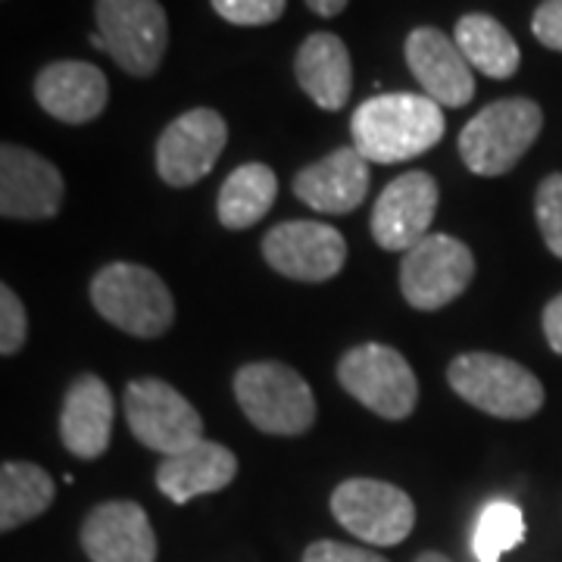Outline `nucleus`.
I'll use <instances>...</instances> for the list:
<instances>
[{
	"label": "nucleus",
	"instance_id": "393cba45",
	"mask_svg": "<svg viewBox=\"0 0 562 562\" xmlns=\"http://www.w3.org/2000/svg\"><path fill=\"white\" fill-rule=\"evenodd\" d=\"M525 541V516L513 501H491L482 509L475 535H472V553L479 562H501L506 550Z\"/></svg>",
	"mask_w": 562,
	"mask_h": 562
},
{
	"label": "nucleus",
	"instance_id": "6e6552de",
	"mask_svg": "<svg viewBox=\"0 0 562 562\" xmlns=\"http://www.w3.org/2000/svg\"><path fill=\"white\" fill-rule=\"evenodd\" d=\"M125 419L132 435L162 457L203 441L201 413L160 379H138L125 387Z\"/></svg>",
	"mask_w": 562,
	"mask_h": 562
},
{
	"label": "nucleus",
	"instance_id": "f257e3e1",
	"mask_svg": "<svg viewBox=\"0 0 562 562\" xmlns=\"http://www.w3.org/2000/svg\"><path fill=\"white\" fill-rule=\"evenodd\" d=\"M441 103L428 94H379L357 106L350 120L353 147L369 162H403L443 138Z\"/></svg>",
	"mask_w": 562,
	"mask_h": 562
},
{
	"label": "nucleus",
	"instance_id": "aec40b11",
	"mask_svg": "<svg viewBox=\"0 0 562 562\" xmlns=\"http://www.w3.org/2000/svg\"><path fill=\"white\" fill-rule=\"evenodd\" d=\"M238 475V457L225 443L206 441L162 457L157 469V487L172 503H188L201 494H216Z\"/></svg>",
	"mask_w": 562,
	"mask_h": 562
},
{
	"label": "nucleus",
	"instance_id": "bb28decb",
	"mask_svg": "<svg viewBox=\"0 0 562 562\" xmlns=\"http://www.w3.org/2000/svg\"><path fill=\"white\" fill-rule=\"evenodd\" d=\"M29 335V316H25V306L16 297V291L10 284L0 288V353L3 357H13L20 353L22 344Z\"/></svg>",
	"mask_w": 562,
	"mask_h": 562
},
{
	"label": "nucleus",
	"instance_id": "b1692460",
	"mask_svg": "<svg viewBox=\"0 0 562 562\" xmlns=\"http://www.w3.org/2000/svg\"><path fill=\"white\" fill-rule=\"evenodd\" d=\"M54 479L35 462H3L0 469V528L13 531L38 519L54 503Z\"/></svg>",
	"mask_w": 562,
	"mask_h": 562
},
{
	"label": "nucleus",
	"instance_id": "c756f323",
	"mask_svg": "<svg viewBox=\"0 0 562 562\" xmlns=\"http://www.w3.org/2000/svg\"><path fill=\"white\" fill-rule=\"evenodd\" d=\"M531 32L543 47L562 54V0H543L531 16Z\"/></svg>",
	"mask_w": 562,
	"mask_h": 562
},
{
	"label": "nucleus",
	"instance_id": "a878e982",
	"mask_svg": "<svg viewBox=\"0 0 562 562\" xmlns=\"http://www.w3.org/2000/svg\"><path fill=\"white\" fill-rule=\"evenodd\" d=\"M535 216H538V228H541L543 244L550 247L553 257L562 260V176H547L538 188L535 198Z\"/></svg>",
	"mask_w": 562,
	"mask_h": 562
},
{
	"label": "nucleus",
	"instance_id": "7ed1b4c3",
	"mask_svg": "<svg viewBox=\"0 0 562 562\" xmlns=\"http://www.w3.org/2000/svg\"><path fill=\"white\" fill-rule=\"evenodd\" d=\"M543 128L541 106L528 98H503L484 106L462 128V162L484 179L509 172L528 154Z\"/></svg>",
	"mask_w": 562,
	"mask_h": 562
},
{
	"label": "nucleus",
	"instance_id": "412c9836",
	"mask_svg": "<svg viewBox=\"0 0 562 562\" xmlns=\"http://www.w3.org/2000/svg\"><path fill=\"white\" fill-rule=\"evenodd\" d=\"M294 76L303 94L322 110H341L353 91V66L347 44L331 32H316L303 41L294 57Z\"/></svg>",
	"mask_w": 562,
	"mask_h": 562
},
{
	"label": "nucleus",
	"instance_id": "f03ea898",
	"mask_svg": "<svg viewBox=\"0 0 562 562\" xmlns=\"http://www.w3.org/2000/svg\"><path fill=\"white\" fill-rule=\"evenodd\" d=\"M91 303L110 325L135 338H160L176 322L166 281L138 262H110L91 281Z\"/></svg>",
	"mask_w": 562,
	"mask_h": 562
},
{
	"label": "nucleus",
	"instance_id": "a211bd4d",
	"mask_svg": "<svg viewBox=\"0 0 562 562\" xmlns=\"http://www.w3.org/2000/svg\"><path fill=\"white\" fill-rule=\"evenodd\" d=\"M366 191H369V160L357 147H338L325 160L301 169L294 179V194L306 206L328 216L357 210L366 201Z\"/></svg>",
	"mask_w": 562,
	"mask_h": 562
},
{
	"label": "nucleus",
	"instance_id": "6ab92c4d",
	"mask_svg": "<svg viewBox=\"0 0 562 562\" xmlns=\"http://www.w3.org/2000/svg\"><path fill=\"white\" fill-rule=\"evenodd\" d=\"M113 435V394L98 375H81L69 384L60 413V438L79 460H98Z\"/></svg>",
	"mask_w": 562,
	"mask_h": 562
},
{
	"label": "nucleus",
	"instance_id": "5701e85b",
	"mask_svg": "<svg viewBox=\"0 0 562 562\" xmlns=\"http://www.w3.org/2000/svg\"><path fill=\"white\" fill-rule=\"evenodd\" d=\"M279 194V179L269 166L247 162L238 166L228 179L222 181L220 191V222L225 228H250L272 210Z\"/></svg>",
	"mask_w": 562,
	"mask_h": 562
},
{
	"label": "nucleus",
	"instance_id": "39448f33",
	"mask_svg": "<svg viewBox=\"0 0 562 562\" xmlns=\"http://www.w3.org/2000/svg\"><path fill=\"white\" fill-rule=\"evenodd\" d=\"M244 416L266 435H303L316 422V401L297 369L284 362H247L235 375Z\"/></svg>",
	"mask_w": 562,
	"mask_h": 562
},
{
	"label": "nucleus",
	"instance_id": "2eb2a0df",
	"mask_svg": "<svg viewBox=\"0 0 562 562\" xmlns=\"http://www.w3.org/2000/svg\"><path fill=\"white\" fill-rule=\"evenodd\" d=\"M406 66L422 85V91L441 106H465L475 98V76L469 60L462 57L457 41L431 25L409 32Z\"/></svg>",
	"mask_w": 562,
	"mask_h": 562
},
{
	"label": "nucleus",
	"instance_id": "9d476101",
	"mask_svg": "<svg viewBox=\"0 0 562 562\" xmlns=\"http://www.w3.org/2000/svg\"><path fill=\"white\" fill-rule=\"evenodd\" d=\"M331 513L350 535L375 547L401 543L416 525V506L409 494L397 484L375 479H350L338 484V491L331 494Z\"/></svg>",
	"mask_w": 562,
	"mask_h": 562
},
{
	"label": "nucleus",
	"instance_id": "0eeeda50",
	"mask_svg": "<svg viewBox=\"0 0 562 562\" xmlns=\"http://www.w3.org/2000/svg\"><path fill=\"white\" fill-rule=\"evenodd\" d=\"M338 382L357 401L382 419H406L419 401V382L394 347L362 344L344 353Z\"/></svg>",
	"mask_w": 562,
	"mask_h": 562
},
{
	"label": "nucleus",
	"instance_id": "4be33fe9",
	"mask_svg": "<svg viewBox=\"0 0 562 562\" xmlns=\"http://www.w3.org/2000/svg\"><path fill=\"white\" fill-rule=\"evenodd\" d=\"M453 41L469 66L484 72L487 79H509V76H516V69L522 63L516 38L487 13L460 16L457 29H453Z\"/></svg>",
	"mask_w": 562,
	"mask_h": 562
},
{
	"label": "nucleus",
	"instance_id": "1a4fd4ad",
	"mask_svg": "<svg viewBox=\"0 0 562 562\" xmlns=\"http://www.w3.org/2000/svg\"><path fill=\"white\" fill-rule=\"evenodd\" d=\"M475 279L472 250L450 235H428L401 262V291L416 310H441Z\"/></svg>",
	"mask_w": 562,
	"mask_h": 562
},
{
	"label": "nucleus",
	"instance_id": "c85d7f7f",
	"mask_svg": "<svg viewBox=\"0 0 562 562\" xmlns=\"http://www.w3.org/2000/svg\"><path fill=\"white\" fill-rule=\"evenodd\" d=\"M303 562H387L372 550L362 547H350V543L338 541H316L313 547H306Z\"/></svg>",
	"mask_w": 562,
	"mask_h": 562
},
{
	"label": "nucleus",
	"instance_id": "423d86ee",
	"mask_svg": "<svg viewBox=\"0 0 562 562\" xmlns=\"http://www.w3.org/2000/svg\"><path fill=\"white\" fill-rule=\"evenodd\" d=\"M94 16L103 50L128 76L147 79L160 69L169 44V22L160 0H94Z\"/></svg>",
	"mask_w": 562,
	"mask_h": 562
},
{
	"label": "nucleus",
	"instance_id": "cd10ccee",
	"mask_svg": "<svg viewBox=\"0 0 562 562\" xmlns=\"http://www.w3.org/2000/svg\"><path fill=\"white\" fill-rule=\"evenodd\" d=\"M213 10L232 25H269L284 13V0H213Z\"/></svg>",
	"mask_w": 562,
	"mask_h": 562
},
{
	"label": "nucleus",
	"instance_id": "f3484780",
	"mask_svg": "<svg viewBox=\"0 0 562 562\" xmlns=\"http://www.w3.org/2000/svg\"><path fill=\"white\" fill-rule=\"evenodd\" d=\"M35 98L54 120L85 125L103 113L110 85L94 63L60 60L41 69L35 79Z\"/></svg>",
	"mask_w": 562,
	"mask_h": 562
},
{
	"label": "nucleus",
	"instance_id": "20e7f679",
	"mask_svg": "<svg viewBox=\"0 0 562 562\" xmlns=\"http://www.w3.org/2000/svg\"><path fill=\"white\" fill-rule=\"evenodd\" d=\"M447 382L462 401L497 419H528L543 406L541 379L497 353H462L450 362Z\"/></svg>",
	"mask_w": 562,
	"mask_h": 562
},
{
	"label": "nucleus",
	"instance_id": "2f4dec72",
	"mask_svg": "<svg viewBox=\"0 0 562 562\" xmlns=\"http://www.w3.org/2000/svg\"><path fill=\"white\" fill-rule=\"evenodd\" d=\"M306 7L313 10V13H319V16H338L344 13V7H347V0H306Z\"/></svg>",
	"mask_w": 562,
	"mask_h": 562
},
{
	"label": "nucleus",
	"instance_id": "f8f14e48",
	"mask_svg": "<svg viewBox=\"0 0 562 562\" xmlns=\"http://www.w3.org/2000/svg\"><path fill=\"white\" fill-rule=\"evenodd\" d=\"M262 257L288 279L328 281L344 269L347 241L325 222H281L262 238Z\"/></svg>",
	"mask_w": 562,
	"mask_h": 562
},
{
	"label": "nucleus",
	"instance_id": "473e14b6",
	"mask_svg": "<svg viewBox=\"0 0 562 562\" xmlns=\"http://www.w3.org/2000/svg\"><path fill=\"white\" fill-rule=\"evenodd\" d=\"M416 562H450V560H447L443 553H422Z\"/></svg>",
	"mask_w": 562,
	"mask_h": 562
},
{
	"label": "nucleus",
	"instance_id": "7c9ffc66",
	"mask_svg": "<svg viewBox=\"0 0 562 562\" xmlns=\"http://www.w3.org/2000/svg\"><path fill=\"white\" fill-rule=\"evenodd\" d=\"M543 335H547V344L562 357V294L553 297L543 310Z\"/></svg>",
	"mask_w": 562,
	"mask_h": 562
},
{
	"label": "nucleus",
	"instance_id": "4468645a",
	"mask_svg": "<svg viewBox=\"0 0 562 562\" xmlns=\"http://www.w3.org/2000/svg\"><path fill=\"white\" fill-rule=\"evenodd\" d=\"M60 169L38 154L3 144L0 150V213L7 220H50L63 206Z\"/></svg>",
	"mask_w": 562,
	"mask_h": 562
},
{
	"label": "nucleus",
	"instance_id": "dca6fc26",
	"mask_svg": "<svg viewBox=\"0 0 562 562\" xmlns=\"http://www.w3.org/2000/svg\"><path fill=\"white\" fill-rule=\"evenodd\" d=\"M81 547L91 562H154L157 535L138 503H101L81 525Z\"/></svg>",
	"mask_w": 562,
	"mask_h": 562
},
{
	"label": "nucleus",
	"instance_id": "9b49d317",
	"mask_svg": "<svg viewBox=\"0 0 562 562\" xmlns=\"http://www.w3.org/2000/svg\"><path fill=\"white\" fill-rule=\"evenodd\" d=\"M228 140V125L216 110L198 106L181 113L162 128L157 140V172L172 188L198 184L203 176L213 172Z\"/></svg>",
	"mask_w": 562,
	"mask_h": 562
},
{
	"label": "nucleus",
	"instance_id": "ddd939ff",
	"mask_svg": "<svg viewBox=\"0 0 562 562\" xmlns=\"http://www.w3.org/2000/svg\"><path fill=\"white\" fill-rule=\"evenodd\" d=\"M438 213V181L428 172H406L382 191L372 210V238L384 250H413L428 238Z\"/></svg>",
	"mask_w": 562,
	"mask_h": 562
}]
</instances>
